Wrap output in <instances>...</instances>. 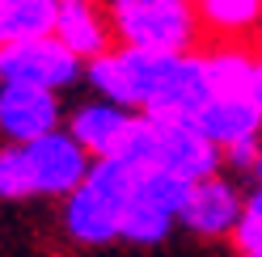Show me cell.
<instances>
[{
    "label": "cell",
    "instance_id": "obj_1",
    "mask_svg": "<svg viewBox=\"0 0 262 257\" xmlns=\"http://www.w3.org/2000/svg\"><path fill=\"white\" fill-rule=\"evenodd\" d=\"M119 46L157 55L203 51V21L194 0H106Z\"/></svg>",
    "mask_w": 262,
    "mask_h": 257
},
{
    "label": "cell",
    "instance_id": "obj_2",
    "mask_svg": "<svg viewBox=\"0 0 262 257\" xmlns=\"http://www.w3.org/2000/svg\"><path fill=\"white\" fill-rule=\"evenodd\" d=\"M80 72H85V63L55 34L51 38H30V42H17V46H0V85H30V89L59 93Z\"/></svg>",
    "mask_w": 262,
    "mask_h": 257
},
{
    "label": "cell",
    "instance_id": "obj_3",
    "mask_svg": "<svg viewBox=\"0 0 262 257\" xmlns=\"http://www.w3.org/2000/svg\"><path fill=\"white\" fill-rule=\"evenodd\" d=\"M63 126L68 122L59 110V93L30 89V85H0V135H5V143L30 148Z\"/></svg>",
    "mask_w": 262,
    "mask_h": 257
},
{
    "label": "cell",
    "instance_id": "obj_4",
    "mask_svg": "<svg viewBox=\"0 0 262 257\" xmlns=\"http://www.w3.org/2000/svg\"><path fill=\"white\" fill-rule=\"evenodd\" d=\"M30 165H34V186L47 198L68 202L93 173V156L68 135V126L55 135H47L38 143H30Z\"/></svg>",
    "mask_w": 262,
    "mask_h": 257
},
{
    "label": "cell",
    "instance_id": "obj_5",
    "mask_svg": "<svg viewBox=\"0 0 262 257\" xmlns=\"http://www.w3.org/2000/svg\"><path fill=\"white\" fill-rule=\"evenodd\" d=\"M241 215H245V194L237 190L233 177L220 173V177L194 182L190 202L182 211V223L194 236H203V240H220V236L233 240L237 228H241Z\"/></svg>",
    "mask_w": 262,
    "mask_h": 257
},
{
    "label": "cell",
    "instance_id": "obj_6",
    "mask_svg": "<svg viewBox=\"0 0 262 257\" xmlns=\"http://www.w3.org/2000/svg\"><path fill=\"white\" fill-rule=\"evenodd\" d=\"M157 122V118H152ZM161 169L178 173L186 182H207L220 177L224 169V148H216L194 122H173L161 126Z\"/></svg>",
    "mask_w": 262,
    "mask_h": 257
},
{
    "label": "cell",
    "instance_id": "obj_7",
    "mask_svg": "<svg viewBox=\"0 0 262 257\" xmlns=\"http://www.w3.org/2000/svg\"><path fill=\"white\" fill-rule=\"evenodd\" d=\"M123 211L127 207L119 198H110L97 186L85 182L68 202H63V228H68V236L80 240V245H110V240L123 236Z\"/></svg>",
    "mask_w": 262,
    "mask_h": 257
},
{
    "label": "cell",
    "instance_id": "obj_8",
    "mask_svg": "<svg viewBox=\"0 0 262 257\" xmlns=\"http://www.w3.org/2000/svg\"><path fill=\"white\" fill-rule=\"evenodd\" d=\"M55 38L85 63H97L102 55H110L119 38H114L110 13L106 5H59V21H55Z\"/></svg>",
    "mask_w": 262,
    "mask_h": 257
},
{
    "label": "cell",
    "instance_id": "obj_9",
    "mask_svg": "<svg viewBox=\"0 0 262 257\" xmlns=\"http://www.w3.org/2000/svg\"><path fill=\"white\" fill-rule=\"evenodd\" d=\"M194 126L216 143V148H237V143H262V114L250 97H211Z\"/></svg>",
    "mask_w": 262,
    "mask_h": 257
},
{
    "label": "cell",
    "instance_id": "obj_10",
    "mask_svg": "<svg viewBox=\"0 0 262 257\" xmlns=\"http://www.w3.org/2000/svg\"><path fill=\"white\" fill-rule=\"evenodd\" d=\"M127 122H131V110L110 106V101L97 97V101H85V106H76L68 114V135L93 160H110L114 148H119V139H123V131H127Z\"/></svg>",
    "mask_w": 262,
    "mask_h": 257
},
{
    "label": "cell",
    "instance_id": "obj_11",
    "mask_svg": "<svg viewBox=\"0 0 262 257\" xmlns=\"http://www.w3.org/2000/svg\"><path fill=\"white\" fill-rule=\"evenodd\" d=\"M203 21V42H245L262 38V0H194Z\"/></svg>",
    "mask_w": 262,
    "mask_h": 257
},
{
    "label": "cell",
    "instance_id": "obj_12",
    "mask_svg": "<svg viewBox=\"0 0 262 257\" xmlns=\"http://www.w3.org/2000/svg\"><path fill=\"white\" fill-rule=\"evenodd\" d=\"M258 46L245 42H203V68L211 97H250V80L258 68Z\"/></svg>",
    "mask_w": 262,
    "mask_h": 257
},
{
    "label": "cell",
    "instance_id": "obj_13",
    "mask_svg": "<svg viewBox=\"0 0 262 257\" xmlns=\"http://www.w3.org/2000/svg\"><path fill=\"white\" fill-rule=\"evenodd\" d=\"M55 21H59V0H0V46L51 38Z\"/></svg>",
    "mask_w": 262,
    "mask_h": 257
},
{
    "label": "cell",
    "instance_id": "obj_14",
    "mask_svg": "<svg viewBox=\"0 0 262 257\" xmlns=\"http://www.w3.org/2000/svg\"><path fill=\"white\" fill-rule=\"evenodd\" d=\"M110 160H123L136 173L161 169V122H152L148 114H131V122H127V131H123Z\"/></svg>",
    "mask_w": 262,
    "mask_h": 257
},
{
    "label": "cell",
    "instance_id": "obj_15",
    "mask_svg": "<svg viewBox=\"0 0 262 257\" xmlns=\"http://www.w3.org/2000/svg\"><path fill=\"white\" fill-rule=\"evenodd\" d=\"M190 190H194V182L178 177V173H169V169H148V173L140 177V190H136V194L148 198L152 207H161L165 215L182 219L186 202H190Z\"/></svg>",
    "mask_w": 262,
    "mask_h": 257
},
{
    "label": "cell",
    "instance_id": "obj_16",
    "mask_svg": "<svg viewBox=\"0 0 262 257\" xmlns=\"http://www.w3.org/2000/svg\"><path fill=\"white\" fill-rule=\"evenodd\" d=\"M30 194H38L30 148H21V143H0V202H21Z\"/></svg>",
    "mask_w": 262,
    "mask_h": 257
},
{
    "label": "cell",
    "instance_id": "obj_17",
    "mask_svg": "<svg viewBox=\"0 0 262 257\" xmlns=\"http://www.w3.org/2000/svg\"><path fill=\"white\" fill-rule=\"evenodd\" d=\"M173 228V215H165L161 207H152L148 198H131L123 211V240H136V245H157L165 240Z\"/></svg>",
    "mask_w": 262,
    "mask_h": 257
},
{
    "label": "cell",
    "instance_id": "obj_18",
    "mask_svg": "<svg viewBox=\"0 0 262 257\" xmlns=\"http://www.w3.org/2000/svg\"><path fill=\"white\" fill-rule=\"evenodd\" d=\"M233 245L241 257H262V190L245 194V215H241V228L233 236Z\"/></svg>",
    "mask_w": 262,
    "mask_h": 257
},
{
    "label": "cell",
    "instance_id": "obj_19",
    "mask_svg": "<svg viewBox=\"0 0 262 257\" xmlns=\"http://www.w3.org/2000/svg\"><path fill=\"white\" fill-rule=\"evenodd\" d=\"M250 101H254V110L262 114V55H258V68H254V80H250Z\"/></svg>",
    "mask_w": 262,
    "mask_h": 257
},
{
    "label": "cell",
    "instance_id": "obj_20",
    "mask_svg": "<svg viewBox=\"0 0 262 257\" xmlns=\"http://www.w3.org/2000/svg\"><path fill=\"white\" fill-rule=\"evenodd\" d=\"M254 182H258V190H262V152H258V165H254Z\"/></svg>",
    "mask_w": 262,
    "mask_h": 257
},
{
    "label": "cell",
    "instance_id": "obj_21",
    "mask_svg": "<svg viewBox=\"0 0 262 257\" xmlns=\"http://www.w3.org/2000/svg\"><path fill=\"white\" fill-rule=\"evenodd\" d=\"M59 5H106V0H59Z\"/></svg>",
    "mask_w": 262,
    "mask_h": 257
},
{
    "label": "cell",
    "instance_id": "obj_22",
    "mask_svg": "<svg viewBox=\"0 0 262 257\" xmlns=\"http://www.w3.org/2000/svg\"><path fill=\"white\" fill-rule=\"evenodd\" d=\"M258 51H262V38H258Z\"/></svg>",
    "mask_w": 262,
    "mask_h": 257
}]
</instances>
